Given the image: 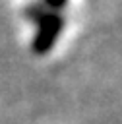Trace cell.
Masks as SVG:
<instances>
[{
    "instance_id": "2",
    "label": "cell",
    "mask_w": 122,
    "mask_h": 124,
    "mask_svg": "<svg viewBox=\"0 0 122 124\" xmlns=\"http://www.w3.org/2000/svg\"><path fill=\"white\" fill-rule=\"evenodd\" d=\"M48 12H46V8L43 6V2L41 0H35V2H29L27 4V8H25V17H27V21H31V23H39L45 16H46Z\"/></svg>"
},
{
    "instance_id": "1",
    "label": "cell",
    "mask_w": 122,
    "mask_h": 124,
    "mask_svg": "<svg viewBox=\"0 0 122 124\" xmlns=\"http://www.w3.org/2000/svg\"><path fill=\"white\" fill-rule=\"evenodd\" d=\"M64 29V16L62 14H56V12H48L39 23H37V33L33 37V43H31V48L35 54H46L54 43L58 41L60 33Z\"/></svg>"
},
{
    "instance_id": "3",
    "label": "cell",
    "mask_w": 122,
    "mask_h": 124,
    "mask_svg": "<svg viewBox=\"0 0 122 124\" xmlns=\"http://www.w3.org/2000/svg\"><path fill=\"white\" fill-rule=\"evenodd\" d=\"M41 2L46 8V12H56V14H62V10L68 4V0H41Z\"/></svg>"
}]
</instances>
